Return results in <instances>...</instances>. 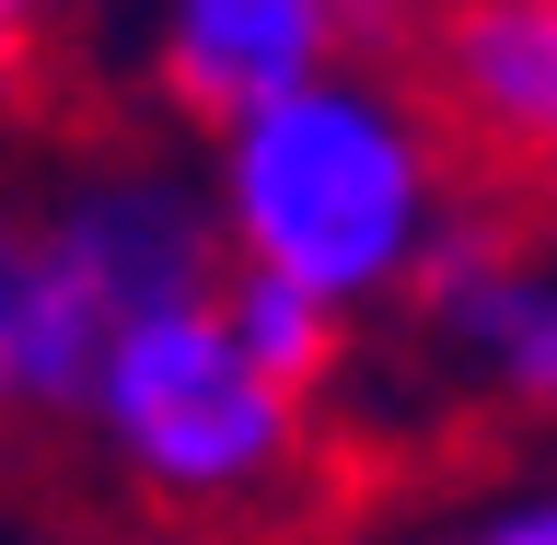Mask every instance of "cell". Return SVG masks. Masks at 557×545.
<instances>
[{
    "label": "cell",
    "instance_id": "cell-1",
    "mask_svg": "<svg viewBox=\"0 0 557 545\" xmlns=\"http://www.w3.org/2000/svg\"><path fill=\"white\" fill-rule=\"evenodd\" d=\"M209 221H221L233 268H268L337 313L383 302V290H407L418 244L442 221V139L418 128L407 94L313 70L221 128Z\"/></svg>",
    "mask_w": 557,
    "mask_h": 545
},
{
    "label": "cell",
    "instance_id": "cell-2",
    "mask_svg": "<svg viewBox=\"0 0 557 545\" xmlns=\"http://www.w3.org/2000/svg\"><path fill=\"white\" fill-rule=\"evenodd\" d=\"M116 465L139 487H163L186 511L209 499H256L302 465V395H278L233 337H221V313L186 302V313H139L116 325L94 360V395H82Z\"/></svg>",
    "mask_w": 557,
    "mask_h": 545
},
{
    "label": "cell",
    "instance_id": "cell-3",
    "mask_svg": "<svg viewBox=\"0 0 557 545\" xmlns=\"http://www.w3.org/2000/svg\"><path fill=\"white\" fill-rule=\"evenodd\" d=\"M418 128L476 151L499 186L557 174V0H430L418 12Z\"/></svg>",
    "mask_w": 557,
    "mask_h": 545
},
{
    "label": "cell",
    "instance_id": "cell-4",
    "mask_svg": "<svg viewBox=\"0 0 557 545\" xmlns=\"http://www.w3.org/2000/svg\"><path fill=\"white\" fill-rule=\"evenodd\" d=\"M47 268L104 313V337L139 325V313H186L221 290V221H209L198 186H174V174H104L82 198H59L47 233H24Z\"/></svg>",
    "mask_w": 557,
    "mask_h": 545
},
{
    "label": "cell",
    "instance_id": "cell-5",
    "mask_svg": "<svg viewBox=\"0 0 557 545\" xmlns=\"http://www.w3.org/2000/svg\"><path fill=\"white\" fill-rule=\"evenodd\" d=\"M407 290H418V313H430V337L453 360H476L522 407H557V278L522 256L511 221L442 209L430 244H418V268H407Z\"/></svg>",
    "mask_w": 557,
    "mask_h": 545
},
{
    "label": "cell",
    "instance_id": "cell-6",
    "mask_svg": "<svg viewBox=\"0 0 557 545\" xmlns=\"http://www.w3.org/2000/svg\"><path fill=\"white\" fill-rule=\"evenodd\" d=\"M348 47L337 0H163V94L233 128L244 104L290 94Z\"/></svg>",
    "mask_w": 557,
    "mask_h": 545
},
{
    "label": "cell",
    "instance_id": "cell-7",
    "mask_svg": "<svg viewBox=\"0 0 557 545\" xmlns=\"http://www.w3.org/2000/svg\"><path fill=\"white\" fill-rule=\"evenodd\" d=\"M209 313H221V337H233L278 395H313V383L337 372V337H348L337 302H313V290H290V278H268V268H221Z\"/></svg>",
    "mask_w": 557,
    "mask_h": 545
},
{
    "label": "cell",
    "instance_id": "cell-8",
    "mask_svg": "<svg viewBox=\"0 0 557 545\" xmlns=\"http://www.w3.org/2000/svg\"><path fill=\"white\" fill-rule=\"evenodd\" d=\"M35 82V47H24V12H0V104H24Z\"/></svg>",
    "mask_w": 557,
    "mask_h": 545
},
{
    "label": "cell",
    "instance_id": "cell-9",
    "mask_svg": "<svg viewBox=\"0 0 557 545\" xmlns=\"http://www.w3.org/2000/svg\"><path fill=\"white\" fill-rule=\"evenodd\" d=\"M487 545H557V499H534V511H511Z\"/></svg>",
    "mask_w": 557,
    "mask_h": 545
},
{
    "label": "cell",
    "instance_id": "cell-10",
    "mask_svg": "<svg viewBox=\"0 0 557 545\" xmlns=\"http://www.w3.org/2000/svg\"><path fill=\"white\" fill-rule=\"evenodd\" d=\"M12 290H24V233L0 221V348H12Z\"/></svg>",
    "mask_w": 557,
    "mask_h": 545
},
{
    "label": "cell",
    "instance_id": "cell-11",
    "mask_svg": "<svg viewBox=\"0 0 557 545\" xmlns=\"http://www.w3.org/2000/svg\"><path fill=\"white\" fill-rule=\"evenodd\" d=\"M0 12H35V0H0Z\"/></svg>",
    "mask_w": 557,
    "mask_h": 545
},
{
    "label": "cell",
    "instance_id": "cell-12",
    "mask_svg": "<svg viewBox=\"0 0 557 545\" xmlns=\"http://www.w3.org/2000/svg\"><path fill=\"white\" fill-rule=\"evenodd\" d=\"M465 545H487V534H465Z\"/></svg>",
    "mask_w": 557,
    "mask_h": 545
}]
</instances>
